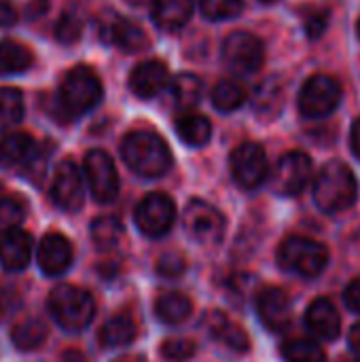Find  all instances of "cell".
<instances>
[{"instance_id":"cell-33","label":"cell","mask_w":360,"mask_h":362,"mask_svg":"<svg viewBox=\"0 0 360 362\" xmlns=\"http://www.w3.org/2000/svg\"><path fill=\"white\" fill-rule=\"evenodd\" d=\"M282 358L286 362H327V354L312 339H291L282 346Z\"/></svg>"},{"instance_id":"cell-12","label":"cell","mask_w":360,"mask_h":362,"mask_svg":"<svg viewBox=\"0 0 360 362\" xmlns=\"http://www.w3.org/2000/svg\"><path fill=\"white\" fill-rule=\"evenodd\" d=\"M85 176L91 189V195L100 204H108L119 193V174L115 161L108 153L95 148L85 155Z\"/></svg>"},{"instance_id":"cell-35","label":"cell","mask_w":360,"mask_h":362,"mask_svg":"<svg viewBox=\"0 0 360 362\" xmlns=\"http://www.w3.org/2000/svg\"><path fill=\"white\" fill-rule=\"evenodd\" d=\"M202 13L212 21L233 19L242 13L244 0H199Z\"/></svg>"},{"instance_id":"cell-45","label":"cell","mask_w":360,"mask_h":362,"mask_svg":"<svg viewBox=\"0 0 360 362\" xmlns=\"http://www.w3.org/2000/svg\"><path fill=\"white\" fill-rule=\"evenodd\" d=\"M348 344H350L352 352L360 358V322L352 327V331H350V335H348Z\"/></svg>"},{"instance_id":"cell-46","label":"cell","mask_w":360,"mask_h":362,"mask_svg":"<svg viewBox=\"0 0 360 362\" xmlns=\"http://www.w3.org/2000/svg\"><path fill=\"white\" fill-rule=\"evenodd\" d=\"M62 362H87V358L79 350H66L62 354Z\"/></svg>"},{"instance_id":"cell-8","label":"cell","mask_w":360,"mask_h":362,"mask_svg":"<svg viewBox=\"0 0 360 362\" xmlns=\"http://www.w3.org/2000/svg\"><path fill=\"white\" fill-rule=\"evenodd\" d=\"M223 59L238 74H252L263 66L265 47L250 32L236 30L223 40Z\"/></svg>"},{"instance_id":"cell-43","label":"cell","mask_w":360,"mask_h":362,"mask_svg":"<svg viewBox=\"0 0 360 362\" xmlns=\"http://www.w3.org/2000/svg\"><path fill=\"white\" fill-rule=\"evenodd\" d=\"M17 21V11L11 2L6 0H0V25L2 28H8Z\"/></svg>"},{"instance_id":"cell-25","label":"cell","mask_w":360,"mask_h":362,"mask_svg":"<svg viewBox=\"0 0 360 362\" xmlns=\"http://www.w3.org/2000/svg\"><path fill=\"white\" fill-rule=\"evenodd\" d=\"M170 91H172V100H174L176 108L189 110V108L199 104L202 93H204V85H202V78L197 74L180 72L170 81Z\"/></svg>"},{"instance_id":"cell-49","label":"cell","mask_w":360,"mask_h":362,"mask_svg":"<svg viewBox=\"0 0 360 362\" xmlns=\"http://www.w3.org/2000/svg\"><path fill=\"white\" fill-rule=\"evenodd\" d=\"M344 362H360V358H356V361H344Z\"/></svg>"},{"instance_id":"cell-31","label":"cell","mask_w":360,"mask_h":362,"mask_svg":"<svg viewBox=\"0 0 360 362\" xmlns=\"http://www.w3.org/2000/svg\"><path fill=\"white\" fill-rule=\"evenodd\" d=\"M91 240L100 250H112L123 240V225L115 216H100L91 223Z\"/></svg>"},{"instance_id":"cell-6","label":"cell","mask_w":360,"mask_h":362,"mask_svg":"<svg viewBox=\"0 0 360 362\" xmlns=\"http://www.w3.org/2000/svg\"><path fill=\"white\" fill-rule=\"evenodd\" d=\"M342 102V85L329 74L310 76L299 91V110L308 119H323L331 115Z\"/></svg>"},{"instance_id":"cell-37","label":"cell","mask_w":360,"mask_h":362,"mask_svg":"<svg viewBox=\"0 0 360 362\" xmlns=\"http://www.w3.org/2000/svg\"><path fill=\"white\" fill-rule=\"evenodd\" d=\"M21 218H23L21 202H17L13 197L0 199V233H8L11 229H17Z\"/></svg>"},{"instance_id":"cell-20","label":"cell","mask_w":360,"mask_h":362,"mask_svg":"<svg viewBox=\"0 0 360 362\" xmlns=\"http://www.w3.org/2000/svg\"><path fill=\"white\" fill-rule=\"evenodd\" d=\"M204 322H206L208 333L216 341L225 344L229 350H233V352H248L250 350V339H248L246 331L240 325H236L233 320H229L223 312H219V310L210 312Z\"/></svg>"},{"instance_id":"cell-34","label":"cell","mask_w":360,"mask_h":362,"mask_svg":"<svg viewBox=\"0 0 360 362\" xmlns=\"http://www.w3.org/2000/svg\"><path fill=\"white\" fill-rule=\"evenodd\" d=\"M83 34V17L76 8H68L55 23V38L64 45H74Z\"/></svg>"},{"instance_id":"cell-32","label":"cell","mask_w":360,"mask_h":362,"mask_svg":"<svg viewBox=\"0 0 360 362\" xmlns=\"http://www.w3.org/2000/svg\"><path fill=\"white\" fill-rule=\"evenodd\" d=\"M23 117V98L13 87H0V132L11 129Z\"/></svg>"},{"instance_id":"cell-28","label":"cell","mask_w":360,"mask_h":362,"mask_svg":"<svg viewBox=\"0 0 360 362\" xmlns=\"http://www.w3.org/2000/svg\"><path fill=\"white\" fill-rule=\"evenodd\" d=\"M193 303L182 293H166L155 301V314L163 325H180L191 316Z\"/></svg>"},{"instance_id":"cell-14","label":"cell","mask_w":360,"mask_h":362,"mask_svg":"<svg viewBox=\"0 0 360 362\" xmlns=\"http://www.w3.org/2000/svg\"><path fill=\"white\" fill-rule=\"evenodd\" d=\"M257 312L263 327L272 333H282L289 329L293 320L291 301L282 288H263L257 297Z\"/></svg>"},{"instance_id":"cell-10","label":"cell","mask_w":360,"mask_h":362,"mask_svg":"<svg viewBox=\"0 0 360 362\" xmlns=\"http://www.w3.org/2000/svg\"><path fill=\"white\" fill-rule=\"evenodd\" d=\"M176 218V206L172 197L166 193H149L140 199L134 212V221L138 229L149 238H161L166 235Z\"/></svg>"},{"instance_id":"cell-36","label":"cell","mask_w":360,"mask_h":362,"mask_svg":"<svg viewBox=\"0 0 360 362\" xmlns=\"http://www.w3.org/2000/svg\"><path fill=\"white\" fill-rule=\"evenodd\" d=\"M301 21H303L306 36H308L310 40H318V38L327 32V25H329V8L310 6L308 11H303Z\"/></svg>"},{"instance_id":"cell-18","label":"cell","mask_w":360,"mask_h":362,"mask_svg":"<svg viewBox=\"0 0 360 362\" xmlns=\"http://www.w3.org/2000/svg\"><path fill=\"white\" fill-rule=\"evenodd\" d=\"M306 327L310 329V333L325 341L337 339V335L342 333V318L337 308L325 297L314 299L306 310Z\"/></svg>"},{"instance_id":"cell-3","label":"cell","mask_w":360,"mask_h":362,"mask_svg":"<svg viewBox=\"0 0 360 362\" xmlns=\"http://www.w3.org/2000/svg\"><path fill=\"white\" fill-rule=\"evenodd\" d=\"M359 197V182L354 172L344 161H329L314 182V202L327 214H339L354 206Z\"/></svg>"},{"instance_id":"cell-13","label":"cell","mask_w":360,"mask_h":362,"mask_svg":"<svg viewBox=\"0 0 360 362\" xmlns=\"http://www.w3.org/2000/svg\"><path fill=\"white\" fill-rule=\"evenodd\" d=\"M51 199L57 208L66 212H76L83 206V199H85L83 178L74 161L66 159L57 165L53 185H51Z\"/></svg>"},{"instance_id":"cell-17","label":"cell","mask_w":360,"mask_h":362,"mask_svg":"<svg viewBox=\"0 0 360 362\" xmlns=\"http://www.w3.org/2000/svg\"><path fill=\"white\" fill-rule=\"evenodd\" d=\"M102 38L115 47H119L125 53H138L149 47V36L146 32L123 17H112L108 23L102 25Z\"/></svg>"},{"instance_id":"cell-9","label":"cell","mask_w":360,"mask_h":362,"mask_svg":"<svg viewBox=\"0 0 360 362\" xmlns=\"http://www.w3.org/2000/svg\"><path fill=\"white\" fill-rule=\"evenodd\" d=\"M231 174L238 187L252 191L261 187L269 174V161L261 144L257 142H244L240 144L229 159Z\"/></svg>"},{"instance_id":"cell-44","label":"cell","mask_w":360,"mask_h":362,"mask_svg":"<svg viewBox=\"0 0 360 362\" xmlns=\"http://www.w3.org/2000/svg\"><path fill=\"white\" fill-rule=\"evenodd\" d=\"M350 146H352V153L360 159V119H356L354 125H352V132H350Z\"/></svg>"},{"instance_id":"cell-41","label":"cell","mask_w":360,"mask_h":362,"mask_svg":"<svg viewBox=\"0 0 360 362\" xmlns=\"http://www.w3.org/2000/svg\"><path fill=\"white\" fill-rule=\"evenodd\" d=\"M344 301H346L348 310H352L354 314H360V278L352 280V282L346 286Z\"/></svg>"},{"instance_id":"cell-30","label":"cell","mask_w":360,"mask_h":362,"mask_svg":"<svg viewBox=\"0 0 360 362\" xmlns=\"http://www.w3.org/2000/svg\"><path fill=\"white\" fill-rule=\"evenodd\" d=\"M246 102V89L242 87V83L231 81V78H223L214 85L212 89V104L216 110L221 112H233L238 110L242 104Z\"/></svg>"},{"instance_id":"cell-29","label":"cell","mask_w":360,"mask_h":362,"mask_svg":"<svg viewBox=\"0 0 360 362\" xmlns=\"http://www.w3.org/2000/svg\"><path fill=\"white\" fill-rule=\"evenodd\" d=\"M11 339H13L15 348L21 352L38 350L47 339V325L38 318H28L13 329Z\"/></svg>"},{"instance_id":"cell-26","label":"cell","mask_w":360,"mask_h":362,"mask_svg":"<svg viewBox=\"0 0 360 362\" xmlns=\"http://www.w3.org/2000/svg\"><path fill=\"white\" fill-rule=\"evenodd\" d=\"M102 348H125L136 339V325L129 316L119 314L115 318H110L108 322H104V327L100 329L98 335Z\"/></svg>"},{"instance_id":"cell-23","label":"cell","mask_w":360,"mask_h":362,"mask_svg":"<svg viewBox=\"0 0 360 362\" xmlns=\"http://www.w3.org/2000/svg\"><path fill=\"white\" fill-rule=\"evenodd\" d=\"M252 106L255 110L265 117V119H272L276 117L282 106H284V85L280 78L276 76H269L265 78L257 89H255V98H252Z\"/></svg>"},{"instance_id":"cell-19","label":"cell","mask_w":360,"mask_h":362,"mask_svg":"<svg viewBox=\"0 0 360 362\" xmlns=\"http://www.w3.org/2000/svg\"><path fill=\"white\" fill-rule=\"evenodd\" d=\"M32 257V238L21 229H11L0 240V263L8 272H21Z\"/></svg>"},{"instance_id":"cell-11","label":"cell","mask_w":360,"mask_h":362,"mask_svg":"<svg viewBox=\"0 0 360 362\" xmlns=\"http://www.w3.org/2000/svg\"><path fill=\"white\" fill-rule=\"evenodd\" d=\"M310 178H312L310 155H306L303 151H291L280 157V161L274 170L272 187L278 195L295 197L308 187Z\"/></svg>"},{"instance_id":"cell-40","label":"cell","mask_w":360,"mask_h":362,"mask_svg":"<svg viewBox=\"0 0 360 362\" xmlns=\"http://www.w3.org/2000/svg\"><path fill=\"white\" fill-rule=\"evenodd\" d=\"M21 305V299H19V293L11 286H2L0 288V318L17 312Z\"/></svg>"},{"instance_id":"cell-21","label":"cell","mask_w":360,"mask_h":362,"mask_svg":"<svg viewBox=\"0 0 360 362\" xmlns=\"http://www.w3.org/2000/svg\"><path fill=\"white\" fill-rule=\"evenodd\" d=\"M151 15L159 30L178 32L193 15V0H153Z\"/></svg>"},{"instance_id":"cell-27","label":"cell","mask_w":360,"mask_h":362,"mask_svg":"<svg viewBox=\"0 0 360 362\" xmlns=\"http://www.w3.org/2000/svg\"><path fill=\"white\" fill-rule=\"evenodd\" d=\"M34 64V55L30 47L17 42V40H2L0 42V74H19L30 70Z\"/></svg>"},{"instance_id":"cell-47","label":"cell","mask_w":360,"mask_h":362,"mask_svg":"<svg viewBox=\"0 0 360 362\" xmlns=\"http://www.w3.org/2000/svg\"><path fill=\"white\" fill-rule=\"evenodd\" d=\"M261 2H265V4H274V2H278V0H261Z\"/></svg>"},{"instance_id":"cell-7","label":"cell","mask_w":360,"mask_h":362,"mask_svg":"<svg viewBox=\"0 0 360 362\" xmlns=\"http://www.w3.org/2000/svg\"><path fill=\"white\" fill-rule=\"evenodd\" d=\"M185 229L202 246H216L225 235L223 214L204 199H191L185 208Z\"/></svg>"},{"instance_id":"cell-4","label":"cell","mask_w":360,"mask_h":362,"mask_svg":"<svg viewBox=\"0 0 360 362\" xmlns=\"http://www.w3.org/2000/svg\"><path fill=\"white\" fill-rule=\"evenodd\" d=\"M49 312L53 314L55 322L62 329L70 333H79L87 329L89 322L93 320L95 303L87 291L70 284H62L53 288L49 295Z\"/></svg>"},{"instance_id":"cell-5","label":"cell","mask_w":360,"mask_h":362,"mask_svg":"<svg viewBox=\"0 0 360 362\" xmlns=\"http://www.w3.org/2000/svg\"><path fill=\"white\" fill-rule=\"evenodd\" d=\"M278 263L282 269L299 274L301 278H318L329 263V250L316 240L291 235L278 248Z\"/></svg>"},{"instance_id":"cell-2","label":"cell","mask_w":360,"mask_h":362,"mask_svg":"<svg viewBox=\"0 0 360 362\" xmlns=\"http://www.w3.org/2000/svg\"><path fill=\"white\" fill-rule=\"evenodd\" d=\"M121 157L132 172L144 178H161L172 168V153L166 140L146 129L132 132L123 138Z\"/></svg>"},{"instance_id":"cell-42","label":"cell","mask_w":360,"mask_h":362,"mask_svg":"<svg viewBox=\"0 0 360 362\" xmlns=\"http://www.w3.org/2000/svg\"><path fill=\"white\" fill-rule=\"evenodd\" d=\"M49 4H51V0H32V2L28 4V8H25V17H28L30 21L40 19V17L49 11Z\"/></svg>"},{"instance_id":"cell-39","label":"cell","mask_w":360,"mask_h":362,"mask_svg":"<svg viewBox=\"0 0 360 362\" xmlns=\"http://www.w3.org/2000/svg\"><path fill=\"white\" fill-rule=\"evenodd\" d=\"M195 354V344L189 339H170L161 346V356L168 362H185Z\"/></svg>"},{"instance_id":"cell-22","label":"cell","mask_w":360,"mask_h":362,"mask_svg":"<svg viewBox=\"0 0 360 362\" xmlns=\"http://www.w3.org/2000/svg\"><path fill=\"white\" fill-rule=\"evenodd\" d=\"M36 142L30 134L17 132L0 140V168H19L28 165L36 155Z\"/></svg>"},{"instance_id":"cell-1","label":"cell","mask_w":360,"mask_h":362,"mask_svg":"<svg viewBox=\"0 0 360 362\" xmlns=\"http://www.w3.org/2000/svg\"><path fill=\"white\" fill-rule=\"evenodd\" d=\"M102 100V83L100 76L89 66H74L64 74L57 95L49 104V112L68 123L85 112H89Z\"/></svg>"},{"instance_id":"cell-38","label":"cell","mask_w":360,"mask_h":362,"mask_svg":"<svg viewBox=\"0 0 360 362\" xmlns=\"http://www.w3.org/2000/svg\"><path fill=\"white\" fill-rule=\"evenodd\" d=\"M187 272V261L180 252H166L157 261V274L166 280H176Z\"/></svg>"},{"instance_id":"cell-15","label":"cell","mask_w":360,"mask_h":362,"mask_svg":"<svg viewBox=\"0 0 360 362\" xmlns=\"http://www.w3.org/2000/svg\"><path fill=\"white\" fill-rule=\"evenodd\" d=\"M170 72L163 62L159 59H149L138 64L132 74H129V89L134 95L142 100H151L159 95L166 87H170Z\"/></svg>"},{"instance_id":"cell-48","label":"cell","mask_w":360,"mask_h":362,"mask_svg":"<svg viewBox=\"0 0 360 362\" xmlns=\"http://www.w3.org/2000/svg\"><path fill=\"white\" fill-rule=\"evenodd\" d=\"M356 34H359V38H360V19H359V23H356Z\"/></svg>"},{"instance_id":"cell-24","label":"cell","mask_w":360,"mask_h":362,"mask_svg":"<svg viewBox=\"0 0 360 362\" xmlns=\"http://www.w3.org/2000/svg\"><path fill=\"white\" fill-rule=\"evenodd\" d=\"M178 138L189 144V146H204L208 144L210 136H212V125L208 121V117L199 115V112H185L176 119L174 123Z\"/></svg>"},{"instance_id":"cell-16","label":"cell","mask_w":360,"mask_h":362,"mask_svg":"<svg viewBox=\"0 0 360 362\" xmlns=\"http://www.w3.org/2000/svg\"><path fill=\"white\" fill-rule=\"evenodd\" d=\"M72 244L62 233H47L38 244V265L47 276H62L72 265Z\"/></svg>"}]
</instances>
